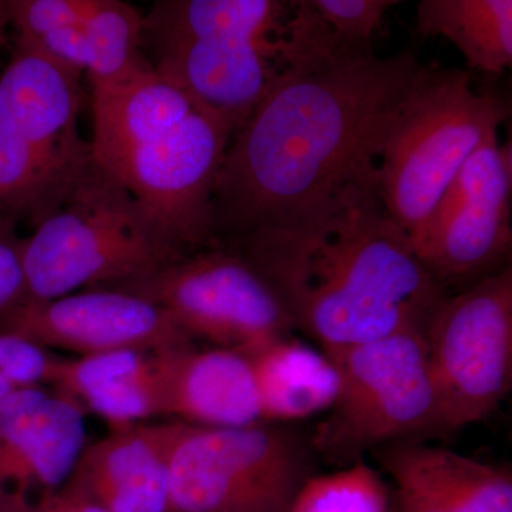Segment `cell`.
<instances>
[{
    "instance_id": "1",
    "label": "cell",
    "mask_w": 512,
    "mask_h": 512,
    "mask_svg": "<svg viewBox=\"0 0 512 512\" xmlns=\"http://www.w3.org/2000/svg\"><path fill=\"white\" fill-rule=\"evenodd\" d=\"M423 66L409 50L286 60L229 140L212 191V245L309 227L379 197L384 140Z\"/></svg>"
},
{
    "instance_id": "2",
    "label": "cell",
    "mask_w": 512,
    "mask_h": 512,
    "mask_svg": "<svg viewBox=\"0 0 512 512\" xmlns=\"http://www.w3.org/2000/svg\"><path fill=\"white\" fill-rule=\"evenodd\" d=\"M272 286L293 328L322 350L424 332L447 298L379 197L293 231L232 245Z\"/></svg>"
},
{
    "instance_id": "3",
    "label": "cell",
    "mask_w": 512,
    "mask_h": 512,
    "mask_svg": "<svg viewBox=\"0 0 512 512\" xmlns=\"http://www.w3.org/2000/svg\"><path fill=\"white\" fill-rule=\"evenodd\" d=\"M22 255L23 302L107 288L180 258L146 208L94 160L23 239Z\"/></svg>"
},
{
    "instance_id": "4",
    "label": "cell",
    "mask_w": 512,
    "mask_h": 512,
    "mask_svg": "<svg viewBox=\"0 0 512 512\" xmlns=\"http://www.w3.org/2000/svg\"><path fill=\"white\" fill-rule=\"evenodd\" d=\"M510 114L503 97L474 90L470 73L424 64L384 140L377 183L384 211L410 241L471 154Z\"/></svg>"
},
{
    "instance_id": "5",
    "label": "cell",
    "mask_w": 512,
    "mask_h": 512,
    "mask_svg": "<svg viewBox=\"0 0 512 512\" xmlns=\"http://www.w3.org/2000/svg\"><path fill=\"white\" fill-rule=\"evenodd\" d=\"M82 72L19 43L0 76V218L33 225L93 161L80 136Z\"/></svg>"
},
{
    "instance_id": "6",
    "label": "cell",
    "mask_w": 512,
    "mask_h": 512,
    "mask_svg": "<svg viewBox=\"0 0 512 512\" xmlns=\"http://www.w3.org/2000/svg\"><path fill=\"white\" fill-rule=\"evenodd\" d=\"M325 352L338 369L339 390L309 436L318 460L348 467L392 444L443 436L424 332Z\"/></svg>"
},
{
    "instance_id": "7",
    "label": "cell",
    "mask_w": 512,
    "mask_h": 512,
    "mask_svg": "<svg viewBox=\"0 0 512 512\" xmlns=\"http://www.w3.org/2000/svg\"><path fill=\"white\" fill-rule=\"evenodd\" d=\"M316 460L309 436L284 424L183 423L171 453L170 512H289Z\"/></svg>"
},
{
    "instance_id": "8",
    "label": "cell",
    "mask_w": 512,
    "mask_h": 512,
    "mask_svg": "<svg viewBox=\"0 0 512 512\" xmlns=\"http://www.w3.org/2000/svg\"><path fill=\"white\" fill-rule=\"evenodd\" d=\"M163 309L188 338L251 353L292 335L281 299L237 249L212 245L154 271L107 286Z\"/></svg>"
},
{
    "instance_id": "9",
    "label": "cell",
    "mask_w": 512,
    "mask_h": 512,
    "mask_svg": "<svg viewBox=\"0 0 512 512\" xmlns=\"http://www.w3.org/2000/svg\"><path fill=\"white\" fill-rule=\"evenodd\" d=\"M443 434L488 419L512 384V268L448 295L424 330Z\"/></svg>"
},
{
    "instance_id": "10",
    "label": "cell",
    "mask_w": 512,
    "mask_h": 512,
    "mask_svg": "<svg viewBox=\"0 0 512 512\" xmlns=\"http://www.w3.org/2000/svg\"><path fill=\"white\" fill-rule=\"evenodd\" d=\"M511 143L491 134L448 185L414 252L447 295L511 266Z\"/></svg>"
},
{
    "instance_id": "11",
    "label": "cell",
    "mask_w": 512,
    "mask_h": 512,
    "mask_svg": "<svg viewBox=\"0 0 512 512\" xmlns=\"http://www.w3.org/2000/svg\"><path fill=\"white\" fill-rule=\"evenodd\" d=\"M231 137L224 121L194 110L109 173L146 208L177 256L212 247V191Z\"/></svg>"
},
{
    "instance_id": "12",
    "label": "cell",
    "mask_w": 512,
    "mask_h": 512,
    "mask_svg": "<svg viewBox=\"0 0 512 512\" xmlns=\"http://www.w3.org/2000/svg\"><path fill=\"white\" fill-rule=\"evenodd\" d=\"M0 333L77 356L116 350L163 352L195 345L154 303L106 288L84 289L52 301L19 303L0 315Z\"/></svg>"
},
{
    "instance_id": "13",
    "label": "cell",
    "mask_w": 512,
    "mask_h": 512,
    "mask_svg": "<svg viewBox=\"0 0 512 512\" xmlns=\"http://www.w3.org/2000/svg\"><path fill=\"white\" fill-rule=\"evenodd\" d=\"M161 76L180 87L195 109L237 133L284 69V40L197 37L143 42Z\"/></svg>"
},
{
    "instance_id": "14",
    "label": "cell",
    "mask_w": 512,
    "mask_h": 512,
    "mask_svg": "<svg viewBox=\"0 0 512 512\" xmlns=\"http://www.w3.org/2000/svg\"><path fill=\"white\" fill-rule=\"evenodd\" d=\"M84 410L43 386L15 390L0 402V487L36 501L72 476L86 448Z\"/></svg>"
},
{
    "instance_id": "15",
    "label": "cell",
    "mask_w": 512,
    "mask_h": 512,
    "mask_svg": "<svg viewBox=\"0 0 512 512\" xmlns=\"http://www.w3.org/2000/svg\"><path fill=\"white\" fill-rule=\"evenodd\" d=\"M183 421L111 429L63 485L104 512H170L171 453Z\"/></svg>"
},
{
    "instance_id": "16",
    "label": "cell",
    "mask_w": 512,
    "mask_h": 512,
    "mask_svg": "<svg viewBox=\"0 0 512 512\" xmlns=\"http://www.w3.org/2000/svg\"><path fill=\"white\" fill-rule=\"evenodd\" d=\"M157 366L160 416L208 427L261 421L254 375L245 353L183 346L158 352Z\"/></svg>"
},
{
    "instance_id": "17",
    "label": "cell",
    "mask_w": 512,
    "mask_h": 512,
    "mask_svg": "<svg viewBox=\"0 0 512 512\" xmlns=\"http://www.w3.org/2000/svg\"><path fill=\"white\" fill-rule=\"evenodd\" d=\"M194 110L187 94L146 57L119 79L93 84V160L113 173L130 151L163 136Z\"/></svg>"
},
{
    "instance_id": "18",
    "label": "cell",
    "mask_w": 512,
    "mask_h": 512,
    "mask_svg": "<svg viewBox=\"0 0 512 512\" xmlns=\"http://www.w3.org/2000/svg\"><path fill=\"white\" fill-rule=\"evenodd\" d=\"M157 353L116 350L74 359L55 357L47 386L106 420L111 429L133 426L160 416Z\"/></svg>"
},
{
    "instance_id": "19",
    "label": "cell",
    "mask_w": 512,
    "mask_h": 512,
    "mask_svg": "<svg viewBox=\"0 0 512 512\" xmlns=\"http://www.w3.org/2000/svg\"><path fill=\"white\" fill-rule=\"evenodd\" d=\"M392 481L413 485L441 512H512L510 468L427 443H399L373 453Z\"/></svg>"
},
{
    "instance_id": "20",
    "label": "cell",
    "mask_w": 512,
    "mask_h": 512,
    "mask_svg": "<svg viewBox=\"0 0 512 512\" xmlns=\"http://www.w3.org/2000/svg\"><path fill=\"white\" fill-rule=\"evenodd\" d=\"M245 355L264 423L291 426L323 416L335 403L338 369L325 350L288 335Z\"/></svg>"
},
{
    "instance_id": "21",
    "label": "cell",
    "mask_w": 512,
    "mask_h": 512,
    "mask_svg": "<svg viewBox=\"0 0 512 512\" xmlns=\"http://www.w3.org/2000/svg\"><path fill=\"white\" fill-rule=\"evenodd\" d=\"M140 10L120 0H99L97 8L76 25L53 30L35 40V46L57 62L89 74L92 84L111 82L133 70L143 53Z\"/></svg>"
},
{
    "instance_id": "22",
    "label": "cell",
    "mask_w": 512,
    "mask_h": 512,
    "mask_svg": "<svg viewBox=\"0 0 512 512\" xmlns=\"http://www.w3.org/2000/svg\"><path fill=\"white\" fill-rule=\"evenodd\" d=\"M289 2L163 0L143 20V42L197 37L275 42L284 39Z\"/></svg>"
},
{
    "instance_id": "23",
    "label": "cell",
    "mask_w": 512,
    "mask_h": 512,
    "mask_svg": "<svg viewBox=\"0 0 512 512\" xmlns=\"http://www.w3.org/2000/svg\"><path fill=\"white\" fill-rule=\"evenodd\" d=\"M417 32L444 37L470 69L501 74L512 66L511 0H421Z\"/></svg>"
},
{
    "instance_id": "24",
    "label": "cell",
    "mask_w": 512,
    "mask_h": 512,
    "mask_svg": "<svg viewBox=\"0 0 512 512\" xmlns=\"http://www.w3.org/2000/svg\"><path fill=\"white\" fill-rule=\"evenodd\" d=\"M363 461L315 474L289 512H396L393 488Z\"/></svg>"
},
{
    "instance_id": "25",
    "label": "cell",
    "mask_w": 512,
    "mask_h": 512,
    "mask_svg": "<svg viewBox=\"0 0 512 512\" xmlns=\"http://www.w3.org/2000/svg\"><path fill=\"white\" fill-rule=\"evenodd\" d=\"M99 5V0H12L3 2L6 19L29 42L45 33L76 25Z\"/></svg>"
},
{
    "instance_id": "26",
    "label": "cell",
    "mask_w": 512,
    "mask_h": 512,
    "mask_svg": "<svg viewBox=\"0 0 512 512\" xmlns=\"http://www.w3.org/2000/svg\"><path fill=\"white\" fill-rule=\"evenodd\" d=\"M55 357L29 340L0 333V377L16 389L47 386Z\"/></svg>"
},
{
    "instance_id": "27",
    "label": "cell",
    "mask_w": 512,
    "mask_h": 512,
    "mask_svg": "<svg viewBox=\"0 0 512 512\" xmlns=\"http://www.w3.org/2000/svg\"><path fill=\"white\" fill-rule=\"evenodd\" d=\"M15 222L0 218V315L26 299L23 239L16 235Z\"/></svg>"
},
{
    "instance_id": "28",
    "label": "cell",
    "mask_w": 512,
    "mask_h": 512,
    "mask_svg": "<svg viewBox=\"0 0 512 512\" xmlns=\"http://www.w3.org/2000/svg\"><path fill=\"white\" fill-rule=\"evenodd\" d=\"M30 512H104L66 487L37 498Z\"/></svg>"
},
{
    "instance_id": "29",
    "label": "cell",
    "mask_w": 512,
    "mask_h": 512,
    "mask_svg": "<svg viewBox=\"0 0 512 512\" xmlns=\"http://www.w3.org/2000/svg\"><path fill=\"white\" fill-rule=\"evenodd\" d=\"M396 512H441L429 497L404 481H393Z\"/></svg>"
},
{
    "instance_id": "30",
    "label": "cell",
    "mask_w": 512,
    "mask_h": 512,
    "mask_svg": "<svg viewBox=\"0 0 512 512\" xmlns=\"http://www.w3.org/2000/svg\"><path fill=\"white\" fill-rule=\"evenodd\" d=\"M35 501L0 487V512H30Z\"/></svg>"
},
{
    "instance_id": "31",
    "label": "cell",
    "mask_w": 512,
    "mask_h": 512,
    "mask_svg": "<svg viewBox=\"0 0 512 512\" xmlns=\"http://www.w3.org/2000/svg\"><path fill=\"white\" fill-rule=\"evenodd\" d=\"M16 389L15 386H13L12 383H9L8 380L3 379V377H0V402H2L5 397H8L10 393L15 392Z\"/></svg>"
},
{
    "instance_id": "32",
    "label": "cell",
    "mask_w": 512,
    "mask_h": 512,
    "mask_svg": "<svg viewBox=\"0 0 512 512\" xmlns=\"http://www.w3.org/2000/svg\"><path fill=\"white\" fill-rule=\"evenodd\" d=\"M8 23V19H6L5 6H3V2H0V43L3 40V26Z\"/></svg>"
}]
</instances>
